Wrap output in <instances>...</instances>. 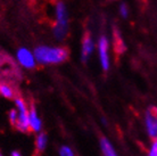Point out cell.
Here are the masks:
<instances>
[{"label":"cell","mask_w":157,"mask_h":156,"mask_svg":"<svg viewBox=\"0 0 157 156\" xmlns=\"http://www.w3.org/2000/svg\"><path fill=\"white\" fill-rule=\"evenodd\" d=\"M146 130L153 139H157V107H150L145 114Z\"/></svg>","instance_id":"cell-3"},{"label":"cell","mask_w":157,"mask_h":156,"mask_svg":"<svg viewBox=\"0 0 157 156\" xmlns=\"http://www.w3.org/2000/svg\"><path fill=\"white\" fill-rule=\"evenodd\" d=\"M56 17H57V25L67 26V10L63 2H58L56 6Z\"/></svg>","instance_id":"cell-7"},{"label":"cell","mask_w":157,"mask_h":156,"mask_svg":"<svg viewBox=\"0 0 157 156\" xmlns=\"http://www.w3.org/2000/svg\"><path fill=\"white\" fill-rule=\"evenodd\" d=\"M148 156H157V139H154V141L150 145L148 149Z\"/></svg>","instance_id":"cell-15"},{"label":"cell","mask_w":157,"mask_h":156,"mask_svg":"<svg viewBox=\"0 0 157 156\" xmlns=\"http://www.w3.org/2000/svg\"><path fill=\"white\" fill-rule=\"evenodd\" d=\"M12 156H22V155H21L18 152H13L12 153Z\"/></svg>","instance_id":"cell-17"},{"label":"cell","mask_w":157,"mask_h":156,"mask_svg":"<svg viewBox=\"0 0 157 156\" xmlns=\"http://www.w3.org/2000/svg\"><path fill=\"white\" fill-rule=\"evenodd\" d=\"M29 124H30V130L33 132H40L42 128V122L39 117L38 113L34 107H31L29 111Z\"/></svg>","instance_id":"cell-6"},{"label":"cell","mask_w":157,"mask_h":156,"mask_svg":"<svg viewBox=\"0 0 157 156\" xmlns=\"http://www.w3.org/2000/svg\"><path fill=\"white\" fill-rule=\"evenodd\" d=\"M0 94L5 98H13L14 97V91L7 84H0Z\"/></svg>","instance_id":"cell-12"},{"label":"cell","mask_w":157,"mask_h":156,"mask_svg":"<svg viewBox=\"0 0 157 156\" xmlns=\"http://www.w3.org/2000/svg\"><path fill=\"white\" fill-rule=\"evenodd\" d=\"M67 33V26H62V25H57L56 24L54 27V34L58 40H62L65 38Z\"/></svg>","instance_id":"cell-11"},{"label":"cell","mask_w":157,"mask_h":156,"mask_svg":"<svg viewBox=\"0 0 157 156\" xmlns=\"http://www.w3.org/2000/svg\"><path fill=\"white\" fill-rule=\"evenodd\" d=\"M17 117H18V113H17L16 109H12V111L9 112V114H8V119H9V121H10V123H12L13 125L16 124Z\"/></svg>","instance_id":"cell-14"},{"label":"cell","mask_w":157,"mask_h":156,"mask_svg":"<svg viewBox=\"0 0 157 156\" xmlns=\"http://www.w3.org/2000/svg\"><path fill=\"white\" fill-rule=\"evenodd\" d=\"M47 142H48V138H47V135L46 133H39L38 137H36V148L38 152H42L46 149L47 147Z\"/></svg>","instance_id":"cell-10"},{"label":"cell","mask_w":157,"mask_h":156,"mask_svg":"<svg viewBox=\"0 0 157 156\" xmlns=\"http://www.w3.org/2000/svg\"><path fill=\"white\" fill-rule=\"evenodd\" d=\"M15 105L16 111L18 113L15 128L22 131V132H28V131H30V124H29V111L30 109L28 108L26 103L21 98H16Z\"/></svg>","instance_id":"cell-2"},{"label":"cell","mask_w":157,"mask_h":156,"mask_svg":"<svg viewBox=\"0 0 157 156\" xmlns=\"http://www.w3.org/2000/svg\"><path fill=\"white\" fill-rule=\"evenodd\" d=\"M67 55L68 53L64 48L40 46L34 50L36 60L40 64H58L67 58Z\"/></svg>","instance_id":"cell-1"},{"label":"cell","mask_w":157,"mask_h":156,"mask_svg":"<svg viewBox=\"0 0 157 156\" xmlns=\"http://www.w3.org/2000/svg\"><path fill=\"white\" fill-rule=\"evenodd\" d=\"M17 60L20 62L22 66L26 67V68H32L36 65L34 55L26 48H21L20 50L17 51Z\"/></svg>","instance_id":"cell-4"},{"label":"cell","mask_w":157,"mask_h":156,"mask_svg":"<svg viewBox=\"0 0 157 156\" xmlns=\"http://www.w3.org/2000/svg\"><path fill=\"white\" fill-rule=\"evenodd\" d=\"M92 49H94V42H92V39L90 37L86 35L84 40H83L82 43V54H81V58H82L83 62H86L89 55L92 53Z\"/></svg>","instance_id":"cell-8"},{"label":"cell","mask_w":157,"mask_h":156,"mask_svg":"<svg viewBox=\"0 0 157 156\" xmlns=\"http://www.w3.org/2000/svg\"><path fill=\"white\" fill-rule=\"evenodd\" d=\"M0 156H2V155H1V153H0Z\"/></svg>","instance_id":"cell-18"},{"label":"cell","mask_w":157,"mask_h":156,"mask_svg":"<svg viewBox=\"0 0 157 156\" xmlns=\"http://www.w3.org/2000/svg\"><path fill=\"white\" fill-rule=\"evenodd\" d=\"M100 147H101L104 156H117L113 145L110 144V141L108 139H106V138L100 139Z\"/></svg>","instance_id":"cell-9"},{"label":"cell","mask_w":157,"mask_h":156,"mask_svg":"<svg viewBox=\"0 0 157 156\" xmlns=\"http://www.w3.org/2000/svg\"><path fill=\"white\" fill-rule=\"evenodd\" d=\"M99 48V58L101 66L105 71L108 70L109 67V57H108V41H107L106 37H101L98 43Z\"/></svg>","instance_id":"cell-5"},{"label":"cell","mask_w":157,"mask_h":156,"mask_svg":"<svg viewBox=\"0 0 157 156\" xmlns=\"http://www.w3.org/2000/svg\"><path fill=\"white\" fill-rule=\"evenodd\" d=\"M120 12H121V15L123 16V17H126V16H128V7H126L125 5H121Z\"/></svg>","instance_id":"cell-16"},{"label":"cell","mask_w":157,"mask_h":156,"mask_svg":"<svg viewBox=\"0 0 157 156\" xmlns=\"http://www.w3.org/2000/svg\"><path fill=\"white\" fill-rule=\"evenodd\" d=\"M59 155L60 156H75L73 149L70 148L68 146H62L59 148Z\"/></svg>","instance_id":"cell-13"}]
</instances>
